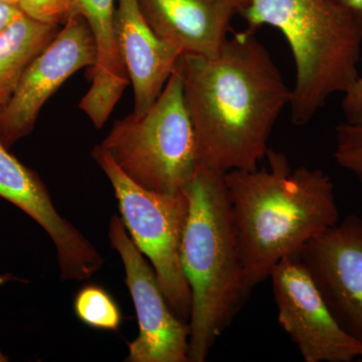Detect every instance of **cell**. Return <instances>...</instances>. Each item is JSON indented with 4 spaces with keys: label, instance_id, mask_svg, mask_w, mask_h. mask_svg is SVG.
<instances>
[{
    "label": "cell",
    "instance_id": "8",
    "mask_svg": "<svg viewBox=\"0 0 362 362\" xmlns=\"http://www.w3.org/2000/svg\"><path fill=\"white\" fill-rule=\"evenodd\" d=\"M112 249L118 252L125 269L139 334L127 343V362H189V324L171 310L153 267L144 259L126 230L120 216H112L109 226Z\"/></svg>",
    "mask_w": 362,
    "mask_h": 362
},
{
    "label": "cell",
    "instance_id": "13",
    "mask_svg": "<svg viewBox=\"0 0 362 362\" xmlns=\"http://www.w3.org/2000/svg\"><path fill=\"white\" fill-rule=\"evenodd\" d=\"M114 30L119 54L134 92V114L148 111L175 70L181 54L152 30L137 0H117Z\"/></svg>",
    "mask_w": 362,
    "mask_h": 362
},
{
    "label": "cell",
    "instance_id": "25",
    "mask_svg": "<svg viewBox=\"0 0 362 362\" xmlns=\"http://www.w3.org/2000/svg\"><path fill=\"white\" fill-rule=\"evenodd\" d=\"M238 1H239L240 4H242L243 6H244L245 9V7H246L247 4V0H238Z\"/></svg>",
    "mask_w": 362,
    "mask_h": 362
},
{
    "label": "cell",
    "instance_id": "5",
    "mask_svg": "<svg viewBox=\"0 0 362 362\" xmlns=\"http://www.w3.org/2000/svg\"><path fill=\"white\" fill-rule=\"evenodd\" d=\"M100 145L140 187L161 194L182 192L199 162L177 68L146 113L116 121Z\"/></svg>",
    "mask_w": 362,
    "mask_h": 362
},
{
    "label": "cell",
    "instance_id": "24",
    "mask_svg": "<svg viewBox=\"0 0 362 362\" xmlns=\"http://www.w3.org/2000/svg\"><path fill=\"white\" fill-rule=\"evenodd\" d=\"M0 1L6 2L7 4H11V6H18L20 0H0Z\"/></svg>",
    "mask_w": 362,
    "mask_h": 362
},
{
    "label": "cell",
    "instance_id": "17",
    "mask_svg": "<svg viewBox=\"0 0 362 362\" xmlns=\"http://www.w3.org/2000/svg\"><path fill=\"white\" fill-rule=\"evenodd\" d=\"M93 84L81 100L78 108L87 114L95 127L100 129L108 120L118 103L129 78H119L109 74H93Z\"/></svg>",
    "mask_w": 362,
    "mask_h": 362
},
{
    "label": "cell",
    "instance_id": "15",
    "mask_svg": "<svg viewBox=\"0 0 362 362\" xmlns=\"http://www.w3.org/2000/svg\"><path fill=\"white\" fill-rule=\"evenodd\" d=\"M115 9V0H73L70 16L77 14L84 18L92 32L97 52L93 73H107L129 78L117 47L114 30Z\"/></svg>",
    "mask_w": 362,
    "mask_h": 362
},
{
    "label": "cell",
    "instance_id": "11",
    "mask_svg": "<svg viewBox=\"0 0 362 362\" xmlns=\"http://www.w3.org/2000/svg\"><path fill=\"white\" fill-rule=\"evenodd\" d=\"M0 199L28 214L47 232L58 255L64 281L87 280L101 270L104 258L71 221L59 214L47 185L0 141Z\"/></svg>",
    "mask_w": 362,
    "mask_h": 362
},
{
    "label": "cell",
    "instance_id": "7",
    "mask_svg": "<svg viewBox=\"0 0 362 362\" xmlns=\"http://www.w3.org/2000/svg\"><path fill=\"white\" fill-rule=\"evenodd\" d=\"M94 37L84 18L69 16L54 39L28 68L6 104L0 107V141L11 149L33 132L45 102L74 74L96 64Z\"/></svg>",
    "mask_w": 362,
    "mask_h": 362
},
{
    "label": "cell",
    "instance_id": "18",
    "mask_svg": "<svg viewBox=\"0 0 362 362\" xmlns=\"http://www.w3.org/2000/svg\"><path fill=\"white\" fill-rule=\"evenodd\" d=\"M333 156L340 168L356 176L362 189V124H338Z\"/></svg>",
    "mask_w": 362,
    "mask_h": 362
},
{
    "label": "cell",
    "instance_id": "21",
    "mask_svg": "<svg viewBox=\"0 0 362 362\" xmlns=\"http://www.w3.org/2000/svg\"><path fill=\"white\" fill-rule=\"evenodd\" d=\"M21 14H23V11L20 7L0 1V35Z\"/></svg>",
    "mask_w": 362,
    "mask_h": 362
},
{
    "label": "cell",
    "instance_id": "14",
    "mask_svg": "<svg viewBox=\"0 0 362 362\" xmlns=\"http://www.w3.org/2000/svg\"><path fill=\"white\" fill-rule=\"evenodd\" d=\"M59 26L21 14L0 35V107L13 96L33 59L56 37Z\"/></svg>",
    "mask_w": 362,
    "mask_h": 362
},
{
    "label": "cell",
    "instance_id": "9",
    "mask_svg": "<svg viewBox=\"0 0 362 362\" xmlns=\"http://www.w3.org/2000/svg\"><path fill=\"white\" fill-rule=\"evenodd\" d=\"M269 279L279 323L305 362H352L362 358L361 343L337 322L300 256L282 259Z\"/></svg>",
    "mask_w": 362,
    "mask_h": 362
},
{
    "label": "cell",
    "instance_id": "3",
    "mask_svg": "<svg viewBox=\"0 0 362 362\" xmlns=\"http://www.w3.org/2000/svg\"><path fill=\"white\" fill-rule=\"evenodd\" d=\"M183 192L189 202L180 249L192 293L188 359L204 362L252 289L240 258L225 173L199 164Z\"/></svg>",
    "mask_w": 362,
    "mask_h": 362
},
{
    "label": "cell",
    "instance_id": "4",
    "mask_svg": "<svg viewBox=\"0 0 362 362\" xmlns=\"http://www.w3.org/2000/svg\"><path fill=\"white\" fill-rule=\"evenodd\" d=\"M240 14L247 28L273 26L289 44L296 70L289 105L295 125H307L358 77L362 18L331 0H247Z\"/></svg>",
    "mask_w": 362,
    "mask_h": 362
},
{
    "label": "cell",
    "instance_id": "22",
    "mask_svg": "<svg viewBox=\"0 0 362 362\" xmlns=\"http://www.w3.org/2000/svg\"><path fill=\"white\" fill-rule=\"evenodd\" d=\"M331 1L362 18V0H331Z\"/></svg>",
    "mask_w": 362,
    "mask_h": 362
},
{
    "label": "cell",
    "instance_id": "19",
    "mask_svg": "<svg viewBox=\"0 0 362 362\" xmlns=\"http://www.w3.org/2000/svg\"><path fill=\"white\" fill-rule=\"evenodd\" d=\"M73 0H20L23 14L40 23L63 25L70 16Z\"/></svg>",
    "mask_w": 362,
    "mask_h": 362
},
{
    "label": "cell",
    "instance_id": "2",
    "mask_svg": "<svg viewBox=\"0 0 362 362\" xmlns=\"http://www.w3.org/2000/svg\"><path fill=\"white\" fill-rule=\"evenodd\" d=\"M267 166L225 173L240 258L250 287L270 278L282 259L300 256L317 235L337 225L339 209L327 173L292 168L269 148Z\"/></svg>",
    "mask_w": 362,
    "mask_h": 362
},
{
    "label": "cell",
    "instance_id": "12",
    "mask_svg": "<svg viewBox=\"0 0 362 362\" xmlns=\"http://www.w3.org/2000/svg\"><path fill=\"white\" fill-rule=\"evenodd\" d=\"M154 33L182 54L216 56L228 37L238 0H137Z\"/></svg>",
    "mask_w": 362,
    "mask_h": 362
},
{
    "label": "cell",
    "instance_id": "1",
    "mask_svg": "<svg viewBox=\"0 0 362 362\" xmlns=\"http://www.w3.org/2000/svg\"><path fill=\"white\" fill-rule=\"evenodd\" d=\"M247 28L216 56L182 54L177 68L197 138L199 162L228 173L259 168L292 90L268 49Z\"/></svg>",
    "mask_w": 362,
    "mask_h": 362
},
{
    "label": "cell",
    "instance_id": "10",
    "mask_svg": "<svg viewBox=\"0 0 362 362\" xmlns=\"http://www.w3.org/2000/svg\"><path fill=\"white\" fill-rule=\"evenodd\" d=\"M328 310L362 344V218L349 214L300 254Z\"/></svg>",
    "mask_w": 362,
    "mask_h": 362
},
{
    "label": "cell",
    "instance_id": "23",
    "mask_svg": "<svg viewBox=\"0 0 362 362\" xmlns=\"http://www.w3.org/2000/svg\"><path fill=\"white\" fill-rule=\"evenodd\" d=\"M14 281H18V282H26L25 279L16 277L13 274L6 273L0 275V286L6 285L7 283L14 282ZM8 361V356H6V354L2 352L1 349H0V362H7Z\"/></svg>",
    "mask_w": 362,
    "mask_h": 362
},
{
    "label": "cell",
    "instance_id": "20",
    "mask_svg": "<svg viewBox=\"0 0 362 362\" xmlns=\"http://www.w3.org/2000/svg\"><path fill=\"white\" fill-rule=\"evenodd\" d=\"M341 108L345 122L362 124V74L343 94Z\"/></svg>",
    "mask_w": 362,
    "mask_h": 362
},
{
    "label": "cell",
    "instance_id": "6",
    "mask_svg": "<svg viewBox=\"0 0 362 362\" xmlns=\"http://www.w3.org/2000/svg\"><path fill=\"white\" fill-rule=\"evenodd\" d=\"M92 157L110 180L121 220L131 239L148 258L171 310L189 322L192 293L181 270L180 249L189 202L185 192L161 194L140 187L118 168L101 145Z\"/></svg>",
    "mask_w": 362,
    "mask_h": 362
},
{
    "label": "cell",
    "instance_id": "16",
    "mask_svg": "<svg viewBox=\"0 0 362 362\" xmlns=\"http://www.w3.org/2000/svg\"><path fill=\"white\" fill-rule=\"evenodd\" d=\"M73 307L78 320L94 329L118 331L122 324L120 306L101 286L86 285L76 295Z\"/></svg>",
    "mask_w": 362,
    "mask_h": 362
}]
</instances>
